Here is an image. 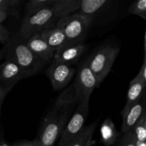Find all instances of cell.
Instances as JSON below:
<instances>
[{
    "label": "cell",
    "mask_w": 146,
    "mask_h": 146,
    "mask_svg": "<svg viewBox=\"0 0 146 146\" xmlns=\"http://www.w3.org/2000/svg\"><path fill=\"white\" fill-rule=\"evenodd\" d=\"M78 105L74 86L61 93L49 112L44 118L38 138L41 146H54Z\"/></svg>",
    "instance_id": "6da1fadb"
},
{
    "label": "cell",
    "mask_w": 146,
    "mask_h": 146,
    "mask_svg": "<svg viewBox=\"0 0 146 146\" xmlns=\"http://www.w3.org/2000/svg\"><path fill=\"white\" fill-rule=\"evenodd\" d=\"M4 46L5 58L17 64L22 72L24 78L39 74L46 64L29 48L26 41L17 34L10 37Z\"/></svg>",
    "instance_id": "7a4b0ae2"
},
{
    "label": "cell",
    "mask_w": 146,
    "mask_h": 146,
    "mask_svg": "<svg viewBox=\"0 0 146 146\" xmlns=\"http://www.w3.org/2000/svg\"><path fill=\"white\" fill-rule=\"evenodd\" d=\"M94 19L90 16L76 12L61 18L56 22V27L65 34L69 46L84 44Z\"/></svg>",
    "instance_id": "3957f363"
},
{
    "label": "cell",
    "mask_w": 146,
    "mask_h": 146,
    "mask_svg": "<svg viewBox=\"0 0 146 146\" xmlns=\"http://www.w3.org/2000/svg\"><path fill=\"white\" fill-rule=\"evenodd\" d=\"M119 52L118 46H102L94 51L85 61L96 78L97 87L101 85L109 74Z\"/></svg>",
    "instance_id": "277c9868"
},
{
    "label": "cell",
    "mask_w": 146,
    "mask_h": 146,
    "mask_svg": "<svg viewBox=\"0 0 146 146\" xmlns=\"http://www.w3.org/2000/svg\"><path fill=\"white\" fill-rule=\"evenodd\" d=\"M56 21L53 7H47L36 12L25 14L17 34L24 41H27L35 34H40L45 29L54 26Z\"/></svg>",
    "instance_id": "5b68a950"
},
{
    "label": "cell",
    "mask_w": 146,
    "mask_h": 146,
    "mask_svg": "<svg viewBox=\"0 0 146 146\" xmlns=\"http://www.w3.org/2000/svg\"><path fill=\"white\" fill-rule=\"evenodd\" d=\"M89 101L90 98H87L77 105L75 112L60 135L61 138L57 146H66L83 129L89 112Z\"/></svg>",
    "instance_id": "8992f818"
},
{
    "label": "cell",
    "mask_w": 146,
    "mask_h": 146,
    "mask_svg": "<svg viewBox=\"0 0 146 146\" xmlns=\"http://www.w3.org/2000/svg\"><path fill=\"white\" fill-rule=\"evenodd\" d=\"M73 86L78 104L87 98H90L91 93L97 87L96 78L85 62L78 67Z\"/></svg>",
    "instance_id": "52a82bcc"
},
{
    "label": "cell",
    "mask_w": 146,
    "mask_h": 146,
    "mask_svg": "<svg viewBox=\"0 0 146 146\" xmlns=\"http://www.w3.org/2000/svg\"><path fill=\"white\" fill-rule=\"evenodd\" d=\"M76 71V67L63 63L52 61L47 69L46 74L53 88L55 91H61L68 85Z\"/></svg>",
    "instance_id": "ba28073f"
},
{
    "label": "cell",
    "mask_w": 146,
    "mask_h": 146,
    "mask_svg": "<svg viewBox=\"0 0 146 146\" xmlns=\"http://www.w3.org/2000/svg\"><path fill=\"white\" fill-rule=\"evenodd\" d=\"M145 94L141 99L133 104L126 111L121 112L123 120L121 124V132L123 134L131 131L138 120L141 118L145 111Z\"/></svg>",
    "instance_id": "9c48e42d"
},
{
    "label": "cell",
    "mask_w": 146,
    "mask_h": 146,
    "mask_svg": "<svg viewBox=\"0 0 146 146\" xmlns=\"http://www.w3.org/2000/svg\"><path fill=\"white\" fill-rule=\"evenodd\" d=\"M27 46L46 64L51 63L54 58L55 51L43 39L41 34H37L26 41Z\"/></svg>",
    "instance_id": "30bf717a"
},
{
    "label": "cell",
    "mask_w": 146,
    "mask_h": 146,
    "mask_svg": "<svg viewBox=\"0 0 146 146\" xmlns=\"http://www.w3.org/2000/svg\"><path fill=\"white\" fill-rule=\"evenodd\" d=\"M86 49L87 46L84 44L68 46L56 51L52 61L72 66L73 64L78 61Z\"/></svg>",
    "instance_id": "8fae6325"
},
{
    "label": "cell",
    "mask_w": 146,
    "mask_h": 146,
    "mask_svg": "<svg viewBox=\"0 0 146 146\" xmlns=\"http://www.w3.org/2000/svg\"><path fill=\"white\" fill-rule=\"evenodd\" d=\"M40 34L43 39L55 52L69 46L64 33L61 29L56 27V25L45 29Z\"/></svg>",
    "instance_id": "7c38bea8"
},
{
    "label": "cell",
    "mask_w": 146,
    "mask_h": 146,
    "mask_svg": "<svg viewBox=\"0 0 146 146\" xmlns=\"http://www.w3.org/2000/svg\"><path fill=\"white\" fill-rule=\"evenodd\" d=\"M23 78L21 69L13 61L5 58V61L0 64V82L16 84Z\"/></svg>",
    "instance_id": "4fadbf2b"
},
{
    "label": "cell",
    "mask_w": 146,
    "mask_h": 146,
    "mask_svg": "<svg viewBox=\"0 0 146 146\" xmlns=\"http://www.w3.org/2000/svg\"><path fill=\"white\" fill-rule=\"evenodd\" d=\"M145 81H143L137 76L131 81L127 94L126 104L121 112L126 111L133 104L142 98L143 96L145 94Z\"/></svg>",
    "instance_id": "5bb4252c"
},
{
    "label": "cell",
    "mask_w": 146,
    "mask_h": 146,
    "mask_svg": "<svg viewBox=\"0 0 146 146\" xmlns=\"http://www.w3.org/2000/svg\"><path fill=\"white\" fill-rule=\"evenodd\" d=\"M81 0H56L52 6L54 14L58 19L78 12Z\"/></svg>",
    "instance_id": "9a60e30c"
},
{
    "label": "cell",
    "mask_w": 146,
    "mask_h": 146,
    "mask_svg": "<svg viewBox=\"0 0 146 146\" xmlns=\"http://www.w3.org/2000/svg\"><path fill=\"white\" fill-rule=\"evenodd\" d=\"M101 141L106 146H113L119 138L115 124L110 118H106L101 127Z\"/></svg>",
    "instance_id": "2e32d148"
},
{
    "label": "cell",
    "mask_w": 146,
    "mask_h": 146,
    "mask_svg": "<svg viewBox=\"0 0 146 146\" xmlns=\"http://www.w3.org/2000/svg\"><path fill=\"white\" fill-rule=\"evenodd\" d=\"M99 120H96L88 126L83 128L79 133L71 141V146H91L94 143L93 136Z\"/></svg>",
    "instance_id": "e0dca14e"
},
{
    "label": "cell",
    "mask_w": 146,
    "mask_h": 146,
    "mask_svg": "<svg viewBox=\"0 0 146 146\" xmlns=\"http://www.w3.org/2000/svg\"><path fill=\"white\" fill-rule=\"evenodd\" d=\"M109 2L108 0H81L78 12L90 16L94 19V15L98 14Z\"/></svg>",
    "instance_id": "ac0fdd59"
},
{
    "label": "cell",
    "mask_w": 146,
    "mask_h": 146,
    "mask_svg": "<svg viewBox=\"0 0 146 146\" xmlns=\"http://www.w3.org/2000/svg\"><path fill=\"white\" fill-rule=\"evenodd\" d=\"M56 1V0H30L26 4L24 7L25 14H29L47 7H52Z\"/></svg>",
    "instance_id": "d6986e66"
},
{
    "label": "cell",
    "mask_w": 146,
    "mask_h": 146,
    "mask_svg": "<svg viewBox=\"0 0 146 146\" xmlns=\"http://www.w3.org/2000/svg\"><path fill=\"white\" fill-rule=\"evenodd\" d=\"M135 141L140 142H146V113L141 116L131 129Z\"/></svg>",
    "instance_id": "ffe728a7"
},
{
    "label": "cell",
    "mask_w": 146,
    "mask_h": 146,
    "mask_svg": "<svg viewBox=\"0 0 146 146\" xmlns=\"http://www.w3.org/2000/svg\"><path fill=\"white\" fill-rule=\"evenodd\" d=\"M128 11L146 20V0L135 1L129 6Z\"/></svg>",
    "instance_id": "44dd1931"
},
{
    "label": "cell",
    "mask_w": 146,
    "mask_h": 146,
    "mask_svg": "<svg viewBox=\"0 0 146 146\" xmlns=\"http://www.w3.org/2000/svg\"><path fill=\"white\" fill-rule=\"evenodd\" d=\"M21 4L19 0H0V9L6 14L17 15V9Z\"/></svg>",
    "instance_id": "7402d4cb"
},
{
    "label": "cell",
    "mask_w": 146,
    "mask_h": 146,
    "mask_svg": "<svg viewBox=\"0 0 146 146\" xmlns=\"http://www.w3.org/2000/svg\"><path fill=\"white\" fill-rule=\"evenodd\" d=\"M113 146H135V138L132 131L123 134Z\"/></svg>",
    "instance_id": "603a6c76"
},
{
    "label": "cell",
    "mask_w": 146,
    "mask_h": 146,
    "mask_svg": "<svg viewBox=\"0 0 146 146\" xmlns=\"http://www.w3.org/2000/svg\"><path fill=\"white\" fill-rule=\"evenodd\" d=\"M14 86H15L14 84H6V83L0 82V99L5 98Z\"/></svg>",
    "instance_id": "cb8c5ba5"
},
{
    "label": "cell",
    "mask_w": 146,
    "mask_h": 146,
    "mask_svg": "<svg viewBox=\"0 0 146 146\" xmlns=\"http://www.w3.org/2000/svg\"><path fill=\"white\" fill-rule=\"evenodd\" d=\"M10 37L11 36H10L9 31L2 24H0V43L4 44V46L8 42Z\"/></svg>",
    "instance_id": "d4e9b609"
},
{
    "label": "cell",
    "mask_w": 146,
    "mask_h": 146,
    "mask_svg": "<svg viewBox=\"0 0 146 146\" xmlns=\"http://www.w3.org/2000/svg\"><path fill=\"white\" fill-rule=\"evenodd\" d=\"M32 145H33L32 141H19V142H16L11 145V146H32Z\"/></svg>",
    "instance_id": "484cf974"
},
{
    "label": "cell",
    "mask_w": 146,
    "mask_h": 146,
    "mask_svg": "<svg viewBox=\"0 0 146 146\" xmlns=\"http://www.w3.org/2000/svg\"><path fill=\"white\" fill-rule=\"evenodd\" d=\"M0 146H11L10 144H9L7 142V141L4 138V135L2 133H0Z\"/></svg>",
    "instance_id": "4316f807"
},
{
    "label": "cell",
    "mask_w": 146,
    "mask_h": 146,
    "mask_svg": "<svg viewBox=\"0 0 146 146\" xmlns=\"http://www.w3.org/2000/svg\"><path fill=\"white\" fill-rule=\"evenodd\" d=\"M7 17H8V14H6L2 10L0 9V24H1L7 18Z\"/></svg>",
    "instance_id": "83f0119b"
},
{
    "label": "cell",
    "mask_w": 146,
    "mask_h": 146,
    "mask_svg": "<svg viewBox=\"0 0 146 146\" xmlns=\"http://www.w3.org/2000/svg\"><path fill=\"white\" fill-rule=\"evenodd\" d=\"M6 57V48L4 46V47L0 49V61Z\"/></svg>",
    "instance_id": "f1b7e54d"
},
{
    "label": "cell",
    "mask_w": 146,
    "mask_h": 146,
    "mask_svg": "<svg viewBox=\"0 0 146 146\" xmlns=\"http://www.w3.org/2000/svg\"><path fill=\"white\" fill-rule=\"evenodd\" d=\"M32 142H33V145L32 146H41V144H40L39 141H38V138H35L34 141H32Z\"/></svg>",
    "instance_id": "f546056e"
},
{
    "label": "cell",
    "mask_w": 146,
    "mask_h": 146,
    "mask_svg": "<svg viewBox=\"0 0 146 146\" xmlns=\"http://www.w3.org/2000/svg\"><path fill=\"white\" fill-rule=\"evenodd\" d=\"M135 146H146V142H140L135 141Z\"/></svg>",
    "instance_id": "4dcf8cb0"
},
{
    "label": "cell",
    "mask_w": 146,
    "mask_h": 146,
    "mask_svg": "<svg viewBox=\"0 0 146 146\" xmlns=\"http://www.w3.org/2000/svg\"><path fill=\"white\" fill-rule=\"evenodd\" d=\"M4 99H5V98H1V99H0V111H1V106H2V104H3V103H4Z\"/></svg>",
    "instance_id": "1f68e13d"
},
{
    "label": "cell",
    "mask_w": 146,
    "mask_h": 146,
    "mask_svg": "<svg viewBox=\"0 0 146 146\" xmlns=\"http://www.w3.org/2000/svg\"><path fill=\"white\" fill-rule=\"evenodd\" d=\"M66 146H71V142H70L68 145H66Z\"/></svg>",
    "instance_id": "d6a6232c"
}]
</instances>
